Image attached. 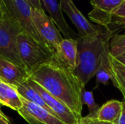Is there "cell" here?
Masks as SVG:
<instances>
[{"instance_id": "d4e9b609", "label": "cell", "mask_w": 125, "mask_h": 124, "mask_svg": "<svg viewBox=\"0 0 125 124\" xmlns=\"http://www.w3.org/2000/svg\"><path fill=\"white\" fill-rule=\"evenodd\" d=\"M0 119H2V120H4V121H7V122H9V123H10V119L8 118V117L1 111V108H0Z\"/></svg>"}, {"instance_id": "7a4b0ae2", "label": "cell", "mask_w": 125, "mask_h": 124, "mask_svg": "<svg viewBox=\"0 0 125 124\" xmlns=\"http://www.w3.org/2000/svg\"><path fill=\"white\" fill-rule=\"evenodd\" d=\"M114 34L101 26L95 34L78 39V57L74 73L84 87L102 66L109 52V42Z\"/></svg>"}, {"instance_id": "9c48e42d", "label": "cell", "mask_w": 125, "mask_h": 124, "mask_svg": "<svg viewBox=\"0 0 125 124\" xmlns=\"http://www.w3.org/2000/svg\"><path fill=\"white\" fill-rule=\"evenodd\" d=\"M59 5L78 29L80 37L94 34L100 30L101 26L92 23L78 9L73 0H59Z\"/></svg>"}, {"instance_id": "7c38bea8", "label": "cell", "mask_w": 125, "mask_h": 124, "mask_svg": "<svg viewBox=\"0 0 125 124\" xmlns=\"http://www.w3.org/2000/svg\"><path fill=\"white\" fill-rule=\"evenodd\" d=\"M29 74L25 68L0 58V80L12 86L26 81Z\"/></svg>"}, {"instance_id": "5bb4252c", "label": "cell", "mask_w": 125, "mask_h": 124, "mask_svg": "<svg viewBox=\"0 0 125 124\" xmlns=\"http://www.w3.org/2000/svg\"><path fill=\"white\" fill-rule=\"evenodd\" d=\"M105 64L111 74V80L118 89L125 90V65L108 53Z\"/></svg>"}, {"instance_id": "ba28073f", "label": "cell", "mask_w": 125, "mask_h": 124, "mask_svg": "<svg viewBox=\"0 0 125 124\" xmlns=\"http://www.w3.org/2000/svg\"><path fill=\"white\" fill-rule=\"evenodd\" d=\"M22 107L18 114L29 124H66L53 113L21 96Z\"/></svg>"}, {"instance_id": "f546056e", "label": "cell", "mask_w": 125, "mask_h": 124, "mask_svg": "<svg viewBox=\"0 0 125 124\" xmlns=\"http://www.w3.org/2000/svg\"><path fill=\"white\" fill-rule=\"evenodd\" d=\"M118 59V58H117ZM119 61H121L123 64H125V58H122V59H118Z\"/></svg>"}, {"instance_id": "4fadbf2b", "label": "cell", "mask_w": 125, "mask_h": 124, "mask_svg": "<svg viewBox=\"0 0 125 124\" xmlns=\"http://www.w3.org/2000/svg\"><path fill=\"white\" fill-rule=\"evenodd\" d=\"M54 56L74 72L77 64L78 39L64 38Z\"/></svg>"}, {"instance_id": "3957f363", "label": "cell", "mask_w": 125, "mask_h": 124, "mask_svg": "<svg viewBox=\"0 0 125 124\" xmlns=\"http://www.w3.org/2000/svg\"><path fill=\"white\" fill-rule=\"evenodd\" d=\"M17 47L20 59L29 75L54 55L46 45L22 32L17 37Z\"/></svg>"}, {"instance_id": "4dcf8cb0", "label": "cell", "mask_w": 125, "mask_h": 124, "mask_svg": "<svg viewBox=\"0 0 125 124\" xmlns=\"http://www.w3.org/2000/svg\"><path fill=\"white\" fill-rule=\"evenodd\" d=\"M0 81H1V80H0Z\"/></svg>"}, {"instance_id": "277c9868", "label": "cell", "mask_w": 125, "mask_h": 124, "mask_svg": "<svg viewBox=\"0 0 125 124\" xmlns=\"http://www.w3.org/2000/svg\"><path fill=\"white\" fill-rule=\"evenodd\" d=\"M4 13L24 33L36 41L46 45L34 25L31 18V7L26 0H2Z\"/></svg>"}, {"instance_id": "52a82bcc", "label": "cell", "mask_w": 125, "mask_h": 124, "mask_svg": "<svg viewBox=\"0 0 125 124\" xmlns=\"http://www.w3.org/2000/svg\"><path fill=\"white\" fill-rule=\"evenodd\" d=\"M27 83L41 96L51 110L64 124H80L81 120L64 103L50 94L42 86H40L37 83L31 80L30 77L27 80Z\"/></svg>"}, {"instance_id": "44dd1931", "label": "cell", "mask_w": 125, "mask_h": 124, "mask_svg": "<svg viewBox=\"0 0 125 124\" xmlns=\"http://www.w3.org/2000/svg\"><path fill=\"white\" fill-rule=\"evenodd\" d=\"M108 53L106 54V56H105V58L103 61L102 66L100 67V69L97 70V72L95 75L97 83L103 84V85H108V82H109V80H111V74H110L109 71L108 70V69L105 64V61L106 57L108 56Z\"/></svg>"}, {"instance_id": "e0dca14e", "label": "cell", "mask_w": 125, "mask_h": 124, "mask_svg": "<svg viewBox=\"0 0 125 124\" xmlns=\"http://www.w3.org/2000/svg\"><path fill=\"white\" fill-rule=\"evenodd\" d=\"M13 87L15 88V90L17 91V92H18V94H19L20 96H21L22 98L26 99L27 101H29L30 102H32L34 104H36V105L42 107V108L47 110L50 113H51L53 115H55L51 110V109L48 107V106L45 104V102H44V100L41 97V96L34 88H32L28 84L27 80L23 82V83H22L18 84L17 86H13Z\"/></svg>"}, {"instance_id": "2e32d148", "label": "cell", "mask_w": 125, "mask_h": 124, "mask_svg": "<svg viewBox=\"0 0 125 124\" xmlns=\"http://www.w3.org/2000/svg\"><path fill=\"white\" fill-rule=\"evenodd\" d=\"M123 102L110 100L101 106L97 113L96 118L100 121L116 124L122 110Z\"/></svg>"}, {"instance_id": "9a60e30c", "label": "cell", "mask_w": 125, "mask_h": 124, "mask_svg": "<svg viewBox=\"0 0 125 124\" xmlns=\"http://www.w3.org/2000/svg\"><path fill=\"white\" fill-rule=\"evenodd\" d=\"M0 105L7 107L17 112L22 107L21 96L15 88L2 81H0Z\"/></svg>"}, {"instance_id": "cb8c5ba5", "label": "cell", "mask_w": 125, "mask_h": 124, "mask_svg": "<svg viewBox=\"0 0 125 124\" xmlns=\"http://www.w3.org/2000/svg\"><path fill=\"white\" fill-rule=\"evenodd\" d=\"M116 124H125V102L123 101V105H122V110L121 113V115L119 116V118L117 121Z\"/></svg>"}, {"instance_id": "8fae6325", "label": "cell", "mask_w": 125, "mask_h": 124, "mask_svg": "<svg viewBox=\"0 0 125 124\" xmlns=\"http://www.w3.org/2000/svg\"><path fill=\"white\" fill-rule=\"evenodd\" d=\"M41 4L43 10L48 12L49 17L65 39H78L80 37L78 34L75 33L67 23L57 0H41Z\"/></svg>"}, {"instance_id": "4316f807", "label": "cell", "mask_w": 125, "mask_h": 124, "mask_svg": "<svg viewBox=\"0 0 125 124\" xmlns=\"http://www.w3.org/2000/svg\"><path fill=\"white\" fill-rule=\"evenodd\" d=\"M119 91H120V92L122 93V96H123V97H124V101L125 102V90L124 89H119Z\"/></svg>"}, {"instance_id": "5b68a950", "label": "cell", "mask_w": 125, "mask_h": 124, "mask_svg": "<svg viewBox=\"0 0 125 124\" xmlns=\"http://www.w3.org/2000/svg\"><path fill=\"white\" fill-rule=\"evenodd\" d=\"M20 29L6 15L0 20V58L24 68L18 54L17 37Z\"/></svg>"}, {"instance_id": "ac0fdd59", "label": "cell", "mask_w": 125, "mask_h": 124, "mask_svg": "<svg viewBox=\"0 0 125 124\" xmlns=\"http://www.w3.org/2000/svg\"><path fill=\"white\" fill-rule=\"evenodd\" d=\"M106 29L114 34L125 29V0L114 13L111 20Z\"/></svg>"}, {"instance_id": "ffe728a7", "label": "cell", "mask_w": 125, "mask_h": 124, "mask_svg": "<svg viewBox=\"0 0 125 124\" xmlns=\"http://www.w3.org/2000/svg\"><path fill=\"white\" fill-rule=\"evenodd\" d=\"M82 102H83V105H87V107L89 108V113L87 115L89 117L96 118L97 113L100 107L99 106V105H97L95 102L94 95H93V93L92 91H84L83 92Z\"/></svg>"}, {"instance_id": "7402d4cb", "label": "cell", "mask_w": 125, "mask_h": 124, "mask_svg": "<svg viewBox=\"0 0 125 124\" xmlns=\"http://www.w3.org/2000/svg\"><path fill=\"white\" fill-rule=\"evenodd\" d=\"M80 124H115L110 122H105L103 121H100L96 118H92L89 117L88 115L85 117H82L81 119Z\"/></svg>"}, {"instance_id": "83f0119b", "label": "cell", "mask_w": 125, "mask_h": 124, "mask_svg": "<svg viewBox=\"0 0 125 124\" xmlns=\"http://www.w3.org/2000/svg\"><path fill=\"white\" fill-rule=\"evenodd\" d=\"M0 124H11V123H9L4 120H2V119H0Z\"/></svg>"}, {"instance_id": "30bf717a", "label": "cell", "mask_w": 125, "mask_h": 124, "mask_svg": "<svg viewBox=\"0 0 125 124\" xmlns=\"http://www.w3.org/2000/svg\"><path fill=\"white\" fill-rule=\"evenodd\" d=\"M125 0H90L93 9L88 16L97 25L107 28L115 11Z\"/></svg>"}, {"instance_id": "484cf974", "label": "cell", "mask_w": 125, "mask_h": 124, "mask_svg": "<svg viewBox=\"0 0 125 124\" xmlns=\"http://www.w3.org/2000/svg\"><path fill=\"white\" fill-rule=\"evenodd\" d=\"M4 7L2 4V0H0V20L3 18L4 15Z\"/></svg>"}, {"instance_id": "d6986e66", "label": "cell", "mask_w": 125, "mask_h": 124, "mask_svg": "<svg viewBox=\"0 0 125 124\" xmlns=\"http://www.w3.org/2000/svg\"><path fill=\"white\" fill-rule=\"evenodd\" d=\"M109 53L117 58L125 53V33L114 34L110 39Z\"/></svg>"}, {"instance_id": "6da1fadb", "label": "cell", "mask_w": 125, "mask_h": 124, "mask_svg": "<svg viewBox=\"0 0 125 124\" xmlns=\"http://www.w3.org/2000/svg\"><path fill=\"white\" fill-rule=\"evenodd\" d=\"M29 77L64 103L80 120L82 118V94L85 87L74 72L57 57L53 55L49 61L31 73Z\"/></svg>"}, {"instance_id": "603a6c76", "label": "cell", "mask_w": 125, "mask_h": 124, "mask_svg": "<svg viewBox=\"0 0 125 124\" xmlns=\"http://www.w3.org/2000/svg\"><path fill=\"white\" fill-rule=\"evenodd\" d=\"M26 1L32 9H37L39 10H43L41 4V0H26Z\"/></svg>"}, {"instance_id": "f1b7e54d", "label": "cell", "mask_w": 125, "mask_h": 124, "mask_svg": "<svg viewBox=\"0 0 125 124\" xmlns=\"http://www.w3.org/2000/svg\"><path fill=\"white\" fill-rule=\"evenodd\" d=\"M116 58H118V59H122V58H125V54H123V55H122V56H119V57H117Z\"/></svg>"}, {"instance_id": "8992f818", "label": "cell", "mask_w": 125, "mask_h": 124, "mask_svg": "<svg viewBox=\"0 0 125 124\" xmlns=\"http://www.w3.org/2000/svg\"><path fill=\"white\" fill-rule=\"evenodd\" d=\"M31 18L36 30L43 42L55 54L60 43L64 39L61 32L43 10H39L31 8Z\"/></svg>"}]
</instances>
